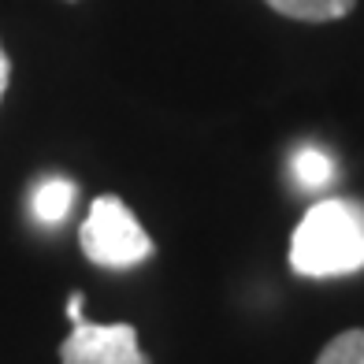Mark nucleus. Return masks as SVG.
Segmentation results:
<instances>
[{
  "label": "nucleus",
  "mask_w": 364,
  "mask_h": 364,
  "mask_svg": "<svg viewBox=\"0 0 364 364\" xmlns=\"http://www.w3.org/2000/svg\"><path fill=\"white\" fill-rule=\"evenodd\" d=\"M290 268L305 279H338L364 268V212L353 201H316L290 238Z\"/></svg>",
  "instance_id": "obj_1"
},
{
  "label": "nucleus",
  "mask_w": 364,
  "mask_h": 364,
  "mask_svg": "<svg viewBox=\"0 0 364 364\" xmlns=\"http://www.w3.org/2000/svg\"><path fill=\"white\" fill-rule=\"evenodd\" d=\"M78 245L86 253V260L108 272L134 268V264L153 257V238L145 235V227L138 223L134 212L112 193L97 197L90 205V216L82 220V230H78Z\"/></svg>",
  "instance_id": "obj_2"
},
{
  "label": "nucleus",
  "mask_w": 364,
  "mask_h": 364,
  "mask_svg": "<svg viewBox=\"0 0 364 364\" xmlns=\"http://www.w3.org/2000/svg\"><path fill=\"white\" fill-rule=\"evenodd\" d=\"M60 364H149L130 323H71L60 346Z\"/></svg>",
  "instance_id": "obj_3"
},
{
  "label": "nucleus",
  "mask_w": 364,
  "mask_h": 364,
  "mask_svg": "<svg viewBox=\"0 0 364 364\" xmlns=\"http://www.w3.org/2000/svg\"><path fill=\"white\" fill-rule=\"evenodd\" d=\"M71 205H75V182H71V178H60V175L41 178L38 186H34V201H30L34 216H38L41 223H48V227L68 216Z\"/></svg>",
  "instance_id": "obj_4"
},
{
  "label": "nucleus",
  "mask_w": 364,
  "mask_h": 364,
  "mask_svg": "<svg viewBox=\"0 0 364 364\" xmlns=\"http://www.w3.org/2000/svg\"><path fill=\"white\" fill-rule=\"evenodd\" d=\"M272 11L287 15V19H301V23H331L350 15L357 0H268Z\"/></svg>",
  "instance_id": "obj_5"
},
{
  "label": "nucleus",
  "mask_w": 364,
  "mask_h": 364,
  "mask_svg": "<svg viewBox=\"0 0 364 364\" xmlns=\"http://www.w3.org/2000/svg\"><path fill=\"white\" fill-rule=\"evenodd\" d=\"M294 178L301 182V186H309V190H320V186H327L331 178H335V164H331L320 149H301V153L294 156Z\"/></svg>",
  "instance_id": "obj_6"
},
{
  "label": "nucleus",
  "mask_w": 364,
  "mask_h": 364,
  "mask_svg": "<svg viewBox=\"0 0 364 364\" xmlns=\"http://www.w3.org/2000/svg\"><path fill=\"white\" fill-rule=\"evenodd\" d=\"M316 364H364V331H346V335L331 338Z\"/></svg>",
  "instance_id": "obj_7"
},
{
  "label": "nucleus",
  "mask_w": 364,
  "mask_h": 364,
  "mask_svg": "<svg viewBox=\"0 0 364 364\" xmlns=\"http://www.w3.org/2000/svg\"><path fill=\"white\" fill-rule=\"evenodd\" d=\"M8 78H11V60H8V53H4V45H0V101H4Z\"/></svg>",
  "instance_id": "obj_8"
},
{
  "label": "nucleus",
  "mask_w": 364,
  "mask_h": 364,
  "mask_svg": "<svg viewBox=\"0 0 364 364\" xmlns=\"http://www.w3.org/2000/svg\"><path fill=\"white\" fill-rule=\"evenodd\" d=\"M68 320H71V323H78V320H82V294H78V290L68 297Z\"/></svg>",
  "instance_id": "obj_9"
}]
</instances>
